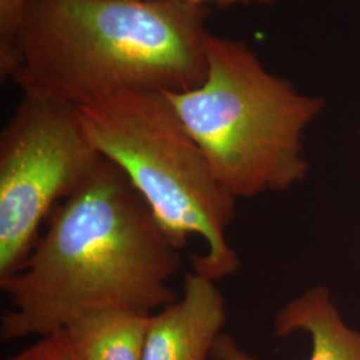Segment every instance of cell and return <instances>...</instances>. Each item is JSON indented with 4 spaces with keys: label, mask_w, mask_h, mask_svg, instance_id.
Here are the masks:
<instances>
[{
    "label": "cell",
    "mask_w": 360,
    "mask_h": 360,
    "mask_svg": "<svg viewBox=\"0 0 360 360\" xmlns=\"http://www.w3.org/2000/svg\"><path fill=\"white\" fill-rule=\"evenodd\" d=\"M205 49V82L163 94L220 186L248 199L302 183L309 172L303 136L323 98L270 72L243 40L208 32Z\"/></svg>",
    "instance_id": "3"
},
{
    "label": "cell",
    "mask_w": 360,
    "mask_h": 360,
    "mask_svg": "<svg viewBox=\"0 0 360 360\" xmlns=\"http://www.w3.org/2000/svg\"><path fill=\"white\" fill-rule=\"evenodd\" d=\"M77 111L96 150L126 174L175 245L203 239L206 252L193 257V272L218 282L239 269L227 240L236 199L220 186L163 92H119Z\"/></svg>",
    "instance_id": "4"
},
{
    "label": "cell",
    "mask_w": 360,
    "mask_h": 360,
    "mask_svg": "<svg viewBox=\"0 0 360 360\" xmlns=\"http://www.w3.org/2000/svg\"><path fill=\"white\" fill-rule=\"evenodd\" d=\"M207 15L179 0H31L10 80L75 107L119 92L191 90L206 79Z\"/></svg>",
    "instance_id": "2"
},
{
    "label": "cell",
    "mask_w": 360,
    "mask_h": 360,
    "mask_svg": "<svg viewBox=\"0 0 360 360\" xmlns=\"http://www.w3.org/2000/svg\"><path fill=\"white\" fill-rule=\"evenodd\" d=\"M226 318L217 282L193 271L179 299L153 314L143 360H208Z\"/></svg>",
    "instance_id": "6"
},
{
    "label": "cell",
    "mask_w": 360,
    "mask_h": 360,
    "mask_svg": "<svg viewBox=\"0 0 360 360\" xmlns=\"http://www.w3.org/2000/svg\"><path fill=\"white\" fill-rule=\"evenodd\" d=\"M6 360H77L63 334L47 335Z\"/></svg>",
    "instance_id": "10"
},
{
    "label": "cell",
    "mask_w": 360,
    "mask_h": 360,
    "mask_svg": "<svg viewBox=\"0 0 360 360\" xmlns=\"http://www.w3.org/2000/svg\"><path fill=\"white\" fill-rule=\"evenodd\" d=\"M183 3L191 4L195 7H205L206 6H218L220 8H229L232 6H250V4H259V6H272L276 0H179Z\"/></svg>",
    "instance_id": "11"
},
{
    "label": "cell",
    "mask_w": 360,
    "mask_h": 360,
    "mask_svg": "<svg viewBox=\"0 0 360 360\" xmlns=\"http://www.w3.org/2000/svg\"><path fill=\"white\" fill-rule=\"evenodd\" d=\"M359 134H360V129H359Z\"/></svg>",
    "instance_id": "12"
},
{
    "label": "cell",
    "mask_w": 360,
    "mask_h": 360,
    "mask_svg": "<svg viewBox=\"0 0 360 360\" xmlns=\"http://www.w3.org/2000/svg\"><path fill=\"white\" fill-rule=\"evenodd\" d=\"M180 250L115 163L53 208L22 269L0 281V339L62 331L77 315L120 309L153 315L176 300L168 282Z\"/></svg>",
    "instance_id": "1"
},
{
    "label": "cell",
    "mask_w": 360,
    "mask_h": 360,
    "mask_svg": "<svg viewBox=\"0 0 360 360\" xmlns=\"http://www.w3.org/2000/svg\"><path fill=\"white\" fill-rule=\"evenodd\" d=\"M151 316L127 309H91L60 333L77 360H143Z\"/></svg>",
    "instance_id": "8"
},
{
    "label": "cell",
    "mask_w": 360,
    "mask_h": 360,
    "mask_svg": "<svg viewBox=\"0 0 360 360\" xmlns=\"http://www.w3.org/2000/svg\"><path fill=\"white\" fill-rule=\"evenodd\" d=\"M31 0H0V77L10 80L18 67V41Z\"/></svg>",
    "instance_id": "9"
},
{
    "label": "cell",
    "mask_w": 360,
    "mask_h": 360,
    "mask_svg": "<svg viewBox=\"0 0 360 360\" xmlns=\"http://www.w3.org/2000/svg\"><path fill=\"white\" fill-rule=\"evenodd\" d=\"M103 159L77 107L23 96L0 134V281L22 269L43 221L90 180Z\"/></svg>",
    "instance_id": "5"
},
{
    "label": "cell",
    "mask_w": 360,
    "mask_h": 360,
    "mask_svg": "<svg viewBox=\"0 0 360 360\" xmlns=\"http://www.w3.org/2000/svg\"><path fill=\"white\" fill-rule=\"evenodd\" d=\"M272 327L279 338L309 335V360H360V331L348 326L331 291L322 284L288 300L276 312ZM212 356L217 360H254L224 335L219 338Z\"/></svg>",
    "instance_id": "7"
}]
</instances>
